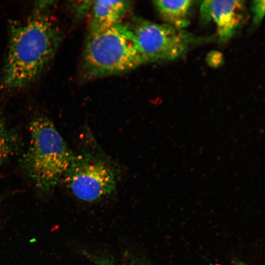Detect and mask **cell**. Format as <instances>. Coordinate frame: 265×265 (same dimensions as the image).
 I'll return each mask as SVG.
<instances>
[{
    "mask_svg": "<svg viewBox=\"0 0 265 265\" xmlns=\"http://www.w3.org/2000/svg\"><path fill=\"white\" fill-rule=\"evenodd\" d=\"M131 5L129 0H93L88 13V32L104 30L121 23Z\"/></svg>",
    "mask_w": 265,
    "mask_h": 265,
    "instance_id": "52a82bcc",
    "label": "cell"
},
{
    "mask_svg": "<svg viewBox=\"0 0 265 265\" xmlns=\"http://www.w3.org/2000/svg\"><path fill=\"white\" fill-rule=\"evenodd\" d=\"M265 6L264 0L252 1L251 7L253 13L252 28L257 27L260 24L265 14Z\"/></svg>",
    "mask_w": 265,
    "mask_h": 265,
    "instance_id": "9c48e42d",
    "label": "cell"
},
{
    "mask_svg": "<svg viewBox=\"0 0 265 265\" xmlns=\"http://www.w3.org/2000/svg\"><path fill=\"white\" fill-rule=\"evenodd\" d=\"M93 0L80 1L77 4H73L75 15L79 18L88 16Z\"/></svg>",
    "mask_w": 265,
    "mask_h": 265,
    "instance_id": "30bf717a",
    "label": "cell"
},
{
    "mask_svg": "<svg viewBox=\"0 0 265 265\" xmlns=\"http://www.w3.org/2000/svg\"><path fill=\"white\" fill-rule=\"evenodd\" d=\"M152 2L166 24L181 29L189 24V14L194 1L158 0Z\"/></svg>",
    "mask_w": 265,
    "mask_h": 265,
    "instance_id": "ba28073f",
    "label": "cell"
},
{
    "mask_svg": "<svg viewBox=\"0 0 265 265\" xmlns=\"http://www.w3.org/2000/svg\"><path fill=\"white\" fill-rule=\"evenodd\" d=\"M55 2L53 0L37 1V3L35 4L36 12L47 14V12L54 6Z\"/></svg>",
    "mask_w": 265,
    "mask_h": 265,
    "instance_id": "4fadbf2b",
    "label": "cell"
},
{
    "mask_svg": "<svg viewBox=\"0 0 265 265\" xmlns=\"http://www.w3.org/2000/svg\"><path fill=\"white\" fill-rule=\"evenodd\" d=\"M12 151V143L10 139L4 135L0 137V165L6 159Z\"/></svg>",
    "mask_w": 265,
    "mask_h": 265,
    "instance_id": "8fae6325",
    "label": "cell"
},
{
    "mask_svg": "<svg viewBox=\"0 0 265 265\" xmlns=\"http://www.w3.org/2000/svg\"><path fill=\"white\" fill-rule=\"evenodd\" d=\"M106 265H111V264H106Z\"/></svg>",
    "mask_w": 265,
    "mask_h": 265,
    "instance_id": "2e32d148",
    "label": "cell"
},
{
    "mask_svg": "<svg viewBox=\"0 0 265 265\" xmlns=\"http://www.w3.org/2000/svg\"><path fill=\"white\" fill-rule=\"evenodd\" d=\"M223 60L222 54L217 52L210 53L207 57V60L209 65L212 67H217L220 65Z\"/></svg>",
    "mask_w": 265,
    "mask_h": 265,
    "instance_id": "7c38bea8",
    "label": "cell"
},
{
    "mask_svg": "<svg viewBox=\"0 0 265 265\" xmlns=\"http://www.w3.org/2000/svg\"><path fill=\"white\" fill-rule=\"evenodd\" d=\"M63 177L73 194L84 201L101 200L116 188L113 169L104 161L88 156H74Z\"/></svg>",
    "mask_w": 265,
    "mask_h": 265,
    "instance_id": "5b68a950",
    "label": "cell"
},
{
    "mask_svg": "<svg viewBox=\"0 0 265 265\" xmlns=\"http://www.w3.org/2000/svg\"><path fill=\"white\" fill-rule=\"evenodd\" d=\"M9 44L1 80L6 89L34 81L53 58L62 39L60 28L47 13L35 12L10 24Z\"/></svg>",
    "mask_w": 265,
    "mask_h": 265,
    "instance_id": "6da1fadb",
    "label": "cell"
},
{
    "mask_svg": "<svg viewBox=\"0 0 265 265\" xmlns=\"http://www.w3.org/2000/svg\"><path fill=\"white\" fill-rule=\"evenodd\" d=\"M29 131L30 140L24 165L36 187L49 192L64 176L75 156L47 118H34Z\"/></svg>",
    "mask_w": 265,
    "mask_h": 265,
    "instance_id": "3957f363",
    "label": "cell"
},
{
    "mask_svg": "<svg viewBox=\"0 0 265 265\" xmlns=\"http://www.w3.org/2000/svg\"><path fill=\"white\" fill-rule=\"evenodd\" d=\"M146 63L129 24L88 32L81 61V73L92 80L127 72Z\"/></svg>",
    "mask_w": 265,
    "mask_h": 265,
    "instance_id": "7a4b0ae2",
    "label": "cell"
},
{
    "mask_svg": "<svg viewBox=\"0 0 265 265\" xmlns=\"http://www.w3.org/2000/svg\"><path fill=\"white\" fill-rule=\"evenodd\" d=\"M130 25L146 63L175 60L194 47L213 39L212 36H198L166 23L139 18Z\"/></svg>",
    "mask_w": 265,
    "mask_h": 265,
    "instance_id": "277c9868",
    "label": "cell"
},
{
    "mask_svg": "<svg viewBox=\"0 0 265 265\" xmlns=\"http://www.w3.org/2000/svg\"><path fill=\"white\" fill-rule=\"evenodd\" d=\"M234 265H247L241 262H237L236 263H235Z\"/></svg>",
    "mask_w": 265,
    "mask_h": 265,
    "instance_id": "9a60e30c",
    "label": "cell"
},
{
    "mask_svg": "<svg viewBox=\"0 0 265 265\" xmlns=\"http://www.w3.org/2000/svg\"><path fill=\"white\" fill-rule=\"evenodd\" d=\"M5 135L4 126L0 118V137H2Z\"/></svg>",
    "mask_w": 265,
    "mask_h": 265,
    "instance_id": "5bb4252c",
    "label": "cell"
},
{
    "mask_svg": "<svg viewBox=\"0 0 265 265\" xmlns=\"http://www.w3.org/2000/svg\"><path fill=\"white\" fill-rule=\"evenodd\" d=\"M241 0H208L202 1L200 16L203 21H213L221 43L229 41L241 27L245 20L246 8Z\"/></svg>",
    "mask_w": 265,
    "mask_h": 265,
    "instance_id": "8992f818",
    "label": "cell"
}]
</instances>
